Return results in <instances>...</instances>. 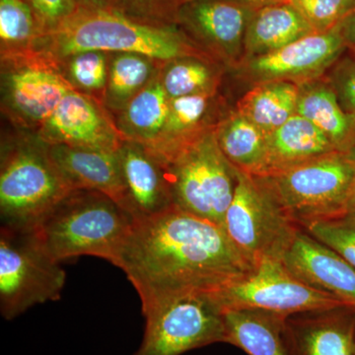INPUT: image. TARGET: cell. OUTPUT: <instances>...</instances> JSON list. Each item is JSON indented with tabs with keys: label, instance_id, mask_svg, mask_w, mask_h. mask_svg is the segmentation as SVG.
<instances>
[{
	"label": "cell",
	"instance_id": "obj_36",
	"mask_svg": "<svg viewBox=\"0 0 355 355\" xmlns=\"http://www.w3.org/2000/svg\"><path fill=\"white\" fill-rule=\"evenodd\" d=\"M340 32L347 48L355 46V10L350 14L342 24L340 25Z\"/></svg>",
	"mask_w": 355,
	"mask_h": 355
},
{
	"label": "cell",
	"instance_id": "obj_19",
	"mask_svg": "<svg viewBox=\"0 0 355 355\" xmlns=\"http://www.w3.org/2000/svg\"><path fill=\"white\" fill-rule=\"evenodd\" d=\"M218 94L197 95L170 100L162 130L148 147L164 164L202 135L216 128L223 114Z\"/></svg>",
	"mask_w": 355,
	"mask_h": 355
},
{
	"label": "cell",
	"instance_id": "obj_1",
	"mask_svg": "<svg viewBox=\"0 0 355 355\" xmlns=\"http://www.w3.org/2000/svg\"><path fill=\"white\" fill-rule=\"evenodd\" d=\"M116 266L137 289L142 312L181 292L214 291L254 268L222 226L175 205L133 221Z\"/></svg>",
	"mask_w": 355,
	"mask_h": 355
},
{
	"label": "cell",
	"instance_id": "obj_20",
	"mask_svg": "<svg viewBox=\"0 0 355 355\" xmlns=\"http://www.w3.org/2000/svg\"><path fill=\"white\" fill-rule=\"evenodd\" d=\"M335 151L321 130L300 114H293L266 137L265 165L259 177L287 171Z\"/></svg>",
	"mask_w": 355,
	"mask_h": 355
},
{
	"label": "cell",
	"instance_id": "obj_5",
	"mask_svg": "<svg viewBox=\"0 0 355 355\" xmlns=\"http://www.w3.org/2000/svg\"><path fill=\"white\" fill-rule=\"evenodd\" d=\"M354 173V153L335 151L287 171L256 178L303 228L349 211Z\"/></svg>",
	"mask_w": 355,
	"mask_h": 355
},
{
	"label": "cell",
	"instance_id": "obj_24",
	"mask_svg": "<svg viewBox=\"0 0 355 355\" xmlns=\"http://www.w3.org/2000/svg\"><path fill=\"white\" fill-rule=\"evenodd\" d=\"M214 133L222 153L236 169L250 176H261L266 158L265 133L236 109L223 114Z\"/></svg>",
	"mask_w": 355,
	"mask_h": 355
},
{
	"label": "cell",
	"instance_id": "obj_15",
	"mask_svg": "<svg viewBox=\"0 0 355 355\" xmlns=\"http://www.w3.org/2000/svg\"><path fill=\"white\" fill-rule=\"evenodd\" d=\"M284 335L289 355H355V308L345 304L289 315Z\"/></svg>",
	"mask_w": 355,
	"mask_h": 355
},
{
	"label": "cell",
	"instance_id": "obj_40",
	"mask_svg": "<svg viewBox=\"0 0 355 355\" xmlns=\"http://www.w3.org/2000/svg\"><path fill=\"white\" fill-rule=\"evenodd\" d=\"M349 50L352 51V53H355V46H352V48H349Z\"/></svg>",
	"mask_w": 355,
	"mask_h": 355
},
{
	"label": "cell",
	"instance_id": "obj_8",
	"mask_svg": "<svg viewBox=\"0 0 355 355\" xmlns=\"http://www.w3.org/2000/svg\"><path fill=\"white\" fill-rule=\"evenodd\" d=\"M146 331L135 355H181L225 343L224 313L211 291H189L142 312Z\"/></svg>",
	"mask_w": 355,
	"mask_h": 355
},
{
	"label": "cell",
	"instance_id": "obj_32",
	"mask_svg": "<svg viewBox=\"0 0 355 355\" xmlns=\"http://www.w3.org/2000/svg\"><path fill=\"white\" fill-rule=\"evenodd\" d=\"M315 33L335 29L355 10V0H288Z\"/></svg>",
	"mask_w": 355,
	"mask_h": 355
},
{
	"label": "cell",
	"instance_id": "obj_18",
	"mask_svg": "<svg viewBox=\"0 0 355 355\" xmlns=\"http://www.w3.org/2000/svg\"><path fill=\"white\" fill-rule=\"evenodd\" d=\"M49 151L58 171L72 190L100 191L123 207L125 186L118 150L49 144Z\"/></svg>",
	"mask_w": 355,
	"mask_h": 355
},
{
	"label": "cell",
	"instance_id": "obj_33",
	"mask_svg": "<svg viewBox=\"0 0 355 355\" xmlns=\"http://www.w3.org/2000/svg\"><path fill=\"white\" fill-rule=\"evenodd\" d=\"M189 0H116V9L154 24L177 25L180 8Z\"/></svg>",
	"mask_w": 355,
	"mask_h": 355
},
{
	"label": "cell",
	"instance_id": "obj_39",
	"mask_svg": "<svg viewBox=\"0 0 355 355\" xmlns=\"http://www.w3.org/2000/svg\"><path fill=\"white\" fill-rule=\"evenodd\" d=\"M352 153H354V165H355V149L354 151H352ZM349 211H355V173H354V184H352V196H350Z\"/></svg>",
	"mask_w": 355,
	"mask_h": 355
},
{
	"label": "cell",
	"instance_id": "obj_14",
	"mask_svg": "<svg viewBox=\"0 0 355 355\" xmlns=\"http://www.w3.org/2000/svg\"><path fill=\"white\" fill-rule=\"evenodd\" d=\"M35 133L48 144L105 151L118 150L125 140L106 107L74 89Z\"/></svg>",
	"mask_w": 355,
	"mask_h": 355
},
{
	"label": "cell",
	"instance_id": "obj_29",
	"mask_svg": "<svg viewBox=\"0 0 355 355\" xmlns=\"http://www.w3.org/2000/svg\"><path fill=\"white\" fill-rule=\"evenodd\" d=\"M46 36L25 0H0V58L9 60L37 53Z\"/></svg>",
	"mask_w": 355,
	"mask_h": 355
},
{
	"label": "cell",
	"instance_id": "obj_2",
	"mask_svg": "<svg viewBox=\"0 0 355 355\" xmlns=\"http://www.w3.org/2000/svg\"><path fill=\"white\" fill-rule=\"evenodd\" d=\"M40 51L55 62L88 51L142 53L162 62L184 57L214 60L177 25L154 24L116 8L77 9L46 35Z\"/></svg>",
	"mask_w": 355,
	"mask_h": 355
},
{
	"label": "cell",
	"instance_id": "obj_25",
	"mask_svg": "<svg viewBox=\"0 0 355 355\" xmlns=\"http://www.w3.org/2000/svg\"><path fill=\"white\" fill-rule=\"evenodd\" d=\"M297 100L296 84L266 81L252 85L235 109L268 137L296 114Z\"/></svg>",
	"mask_w": 355,
	"mask_h": 355
},
{
	"label": "cell",
	"instance_id": "obj_31",
	"mask_svg": "<svg viewBox=\"0 0 355 355\" xmlns=\"http://www.w3.org/2000/svg\"><path fill=\"white\" fill-rule=\"evenodd\" d=\"M302 229L355 268V211L312 222Z\"/></svg>",
	"mask_w": 355,
	"mask_h": 355
},
{
	"label": "cell",
	"instance_id": "obj_23",
	"mask_svg": "<svg viewBox=\"0 0 355 355\" xmlns=\"http://www.w3.org/2000/svg\"><path fill=\"white\" fill-rule=\"evenodd\" d=\"M225 343L248 355H289L284 315L261 310H225Z\"/></svg>",
	"mask_w": 355,
	"mask_h": 355
},
{
	"label": "cell",
	"instance_id": "obj_13",
	"mask_svg": "<svg viewBox=\"0 0 355 355\" xmlns=\"http://www.w3.org/2000/svg\"><path fill=\"white\" fill-rule=\"evenodd\" d=\"M347 50L338 25L331 31L314 33L268 55L247 58L234 72L252 85L266 81L299 85L326 76Z\"/></svg>",
	"mask_w": 355,
	"mask_h": 355
},
{
	"label": "cell",
	"instance_id": "obj_26",
	"mask_svg": "<svg viewBox=\"0 0 355 355\" xmlns=\"http://www.w3.org/2000/svg\"><path fill=\"white\" fill-rule=\"evenodd\" d=\"M159 72L155 78L114 116L116 127L123 139L137 142L146 148L157 139L169 111L170 99L159 80Z\"/></svg>",
	"mask_w": 355,
	"mask_h": 355
},
{
	"label": "cell",
	"instance_id": "obj_10",
	"mask_svg": "<svg viewBox=\"0 0 355 355\" xmlns=\"http://www.w3.org/2000/svg\"><path fill=\"white\" fill-rule=\"evenodd\" d=\"M211 293L223 311L261 310L286 317L345 304L308 286L275 259L261 261L247 275Z\"/></svg>",
	"mask_w": 355,
	"mask_h": 355
},
{
	"label": "cell",
	"instance_id": "obj_28",
	"mask_svg": "<svg viewBox=\"0 0 355 355\" xmlns=\"http://www.w3.org/2000/svg\"><path fill=\"white\" fill-rule=\"evenodd\" d=\"M223 65L198 57L178 58L164 62L159 80L170 100L197 95L218 94Z\"/></svg>",
	"mask_w": 355,
	"mask_h": 355
},
{
	"label": "cell",
	"instance_id": "obj_11",
	"mask_svg": "<svg viewBox=\"0 0 355 355\" xmlns=\"http://www.w3.org/2000/svg\"><path fill=\"white\" fill-rule=\"evenodd\" d=\"M71 89L43 51L1 60L2 113L21 130L36 132Z\"/></svg>",
	"mask_w": 355,
	"mask_h": 355
},
{
	"label": "cell",
	"instance_id": "obj_6",
	"mask_svg": "<svg viewBox=\"0 0 355 355\" xmlns=\"http://www.w3.org/2000/svg\"><path fill=\"white\" fill-rule=\"evenodd\" d=\"M216 128L166 163L175 207L222 226L234 197L238 169L222 153Z\"/></svg>",
	"mask_w": 355,
	"mask_h": 355
},
{
	"label": "cell",
	"instance_id": "obj_7",
	"mask_svg": "<svg viewBox=\"0 0 355 355\" xmlns=\"http://www.w3.org/2000/svg\"><path fill=\"white\" fill-rule=\"evenodd\" d=\"M67 275L32 229L0 230V311L12 320L33 306L60 299Z\"/></svg>",
	"mask_w": 355,
	"mask_h": 355
},
{
	"label": "cell",
	"instance_id": "obj_34",
	"mask_svg": "<svg viewBox=\"0 0 355 355\" xmlns=\"http://www.w3.org/2000/svg\"><path fill=\"white\" fill-rule=\"evenodd\" d=\"M324 78L330 83L343 109L355 116V53L345 51Z\"/></svg>",
	"mask_w": 355,
	"mask_h": 355
},
{
	"label": "cell",
	"instance_id": "obj_38",
	"mask_svg": "<svg viewBox=\"0 0 355 355\" xmlns=\"http://www.w3.org/2000/svg\"><path fill=\"white\" fill-rule=\"evenodd\" d=\"M234 1L254 9H260L261 7L272 6V4L284 3V2H288V0H234Z\"/></svg>",
	"mask_w": 355,
	"mask_h": 355
},
{
	"label": "cell",
	"instance_id": "obj_3",
	"mask_svg": "<svg viewBox=\"0 0 355 355\" xmlns=\"http://www.w3.org/2000/svg\"><path fill=\"white\" fill-rule=\"evenodd\" d=\"M133 218L100 191L73 190L32 228L53 260L94 256L116 265Z\"/></svg>",
	"mask_w": 355,
	"mask_h": 355
},
{
	"label": "cell",
	"instance_id": "obj_27",
	"mask_svg": "<svg viewBox=\"0 0 355 355\" xmlns=\"http://www.w3.org/2000/svg\"><path fill=\"white\" fill-rule=\"evenodd\" d=\"M163 64L142 53H112L104 106L114 118L155 78Z\"/></svg>",
	"mask_w": 355,
	"mask_h": 355
},
{
	"label": "cell",
	"instance_id": "obj_4",
	"mask_svg": "<svg viewBox=\"0 0 355 355\" xmlns=\"http://www.w3.org/2000/svg\"><path fill=\"white\" fill-rule=\"evenodd\" d=\"M58 171L49 144L35 132L2 142L0 216L4 227L34 228L72 191Z\"/></svg>",
	"mask_w": 355,
	"mask_h": 355
},
{
	"label": "cell",
	"instance_id": "obj_9",
	"mask_svg": "<svg viewBox=\"0 0 355 355\" xmlns=\"http://www.w3.org/2000/svg\"><path fill=\"white\" fill-rule=\"evenodd\" d=\"M222 228L254 266L265 259L282 260L299 227L258 178L238 170L234 197Z\"/></svg>",
	"mask_w": 355,
	"mask_h": 355
},
{
	"label": "cell",
	"instance_id": "obj_12",
	"mask_svg": "<svg viewBox=\"0 0 355 355\" xmlns=\"http://www.w3.org/2000/svg\"><path fill=\"white\" fill-rule=\"evenodd\" d=\"M257 9L234 0H189L177 26L216 62L235 71L245 58V36Z\"/></svg>",
	"mask_w": 355,
	"mask_h": 355
},
{
	"label": "cell",
	"instance_id": "obj_22",
	"mask_svg": "<svg viewBox=\"0 0 355 355\" xmlns=\"http://www.w3.org/2000/svg\"><path fill=\"white\" fill-rule=\"evenodd\" d=\"M314 33L288 2L261 7L248 25L244 60L279 51Z\"/></svg>",
	"mask_w": 355,
	"mask_h": 355
},
{
	"label": "cell",
	"instance_id": "obj_17",
	"mask_svg": "<svg viewBox=\"0 0 355 355\" xmlns=\"http://www.w3.org/2000/svg\"><path fill=\"white\" fill-rule=\"evenodd\" d=\"M282 261L308 286L355 308L354 266L304 229H299Z\"/></svg>",
	"mask_w": 355,
	"mask_h": 355
},
{
	"label": "cell",
	"instance_id": "obj_37",
	"mask_svg": "<svg viewBox=\"0 0 355 355\" xmlns=\"http://www.w3.org/2000/svg\"><path fill=\"white\" fill-rule=\"evenodd\" d=\"M81 9H116V0H74Z\"/></svg>",
	"mask_w": 355,
	"mask_h": 355
},
{
	"label": "cell",
	"instance_id": "obj_16",
	"mask_svg": "<svg viewBox=\"0 0 355 355\" xmlns=\"http://www.w3.org/2000/svg\"><path fill=\"white\" fill-rule=\"evenodd\" d=\"M125 203L133 220L148 218L174 207L166 166L146 147L125 140L118 149Z\"/></svg>",
	"mask_w": 355,
	"mask_h": 355
},
{
	"label": "cell",
	"instance_id": "obj_30",
	"mask_svg": "<svg viewBox=\"0 0 355 355\" xmlns=\"http://www.w3.org/2000/svg\"><path fill=\"white\" fill-rule=\"evenodd\" d=\"M112 53L101 51H81L57 62L74 90L104 105Z\"/></svg>",
	"mask_w": 355,
	"mask_h": 355
},
{
	"label": "cell",
	"instance_id": "obj_35",
	"mask_svg": "<svg viewBox=\"0 0 355 355\" xmlns=\"http://www.w3.org/2000/svg\"><path fill=\"white\" fill-rule=\"evenodd\" d=\"M34 11L44 33L55 31L78 7L74 0H25Z\"/></svg>",
	"mask_w": 355,
	"mask_h": 355
},
{
	"label": "cell",
	"instance_id": "obj_21",
	"mask_svg": "<svg viewBox=\"0 0 355 355\" xmlns=\"http://www.w3.org/2000/svg\"><path fill=\"white\" fill-rule=\"evenodd\" d=\"M296 114L321 130L336 150H354L355 116L343 109L324 76L299 84Z\"/></svg>",
	"mask_w": 355,
	"mask_h": 355
}]
</instances>
